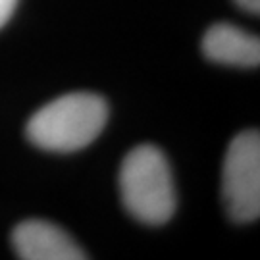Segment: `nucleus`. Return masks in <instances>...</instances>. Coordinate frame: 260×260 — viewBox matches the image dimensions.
Segmentation results:
<instances>
[{
	"label": "nucleus",
	"mask_w": 260,
	"mask_h": 260,
	"mask_svg": "<svg viewBox=\"0 0 260 260\" xmlns=\"http://www.w3.org/2000/svg\"><path fill=\"white\" fill-rule=\"evenodd\" d=\"M239 8H243L245 12L251 14H260V0H233Z\"/></svg>",
	"instance_id": "7"
},
{
	"label": "nucleus",
	"mask_w": 260,
	"mask_h": 260,
	"mask_svg": "<svg viewBox=\"0 0 260 260\" xmlns=\"http://www.w3.org/2000/svg\"><path fill=\"white\" fill-rule=\"evenodd\" d=\"M222 197L233 222L249 223L260 216V135L256 129L235 135L225 150Z\"/></svg>",
	"instance_id": "3"
},
{
	"label": "nucleus",
	"mask_w": 260,
	"mask_h": 260,
	"mask_svg": "<svg viewBox=\"0 0 260 260\" xmlns=\"http://www.w3.org/2000/svg\"><path fill=\"white\" fill-rule=\"evenodd\" d=\"M203 52L216 64L256 68L260 64V41L232 23H216L205 33Z\"/></svg>",
	"instance_id": "5"
},
{
	"label": "nucleus",
	"mask_w": 260,
	"mask_h": 260,
	"mask_svg": "<svg viewBox=\"0 0 260 260\" xmlns=\"http://www.w3.org/2000/svg\"><path fill=\"white\" fill-rule=\"evenodd\" d=\"M120 193L125 210L147 225H162L176 212V185L164 152L139 145L123 158Z\"/></svg>",
	"instance_id": "2"
},
{
	"label": "nucleus",
	"mask_w": 260,
	"mask_h": 260,
	"mask_svg": "<svg viewBox=\"0 0 260 260\" xmlns=\"http://www.w3.org/2000/svg\"><path fill=\"white\" fill-rule=\"evenodd\" d=\"M12 245L23 260H85L89 254L58 228L45 220H25L12 233Z\"/></svg>",
	"instance_id": "4"
},
{
	"label": "nucleus",
	"mask_w": 260,
	"mask_h": 260,
	"mask_svg": "<svg viewBox=\"0 0 260 260\" xmlns=\"http://www.w3.org/2000/svg\"><path fill=\"white\" fill-rule=\"evenodd\" d=\"M19 0H0V29L10 21L12 14L18 8Z\"/></svg>",
	"instance_id": "6"
},
{
	"label": "nucleus",
	"mask_w": 260,
	"mask_h": 260,
	"mask_svg": "<svg viewBox=\"0 0 260 260\" xmlns=\"http://www.w3.org/2000/svg\"><path fill=\"white\" fill-rule=\"evenodd\" d=\"M108 104L94 93H70L37 110L27 139L48 152H75L91 145L108 121Z\"/></svg>",
	"instance_id": "1"
}]
</instances>
